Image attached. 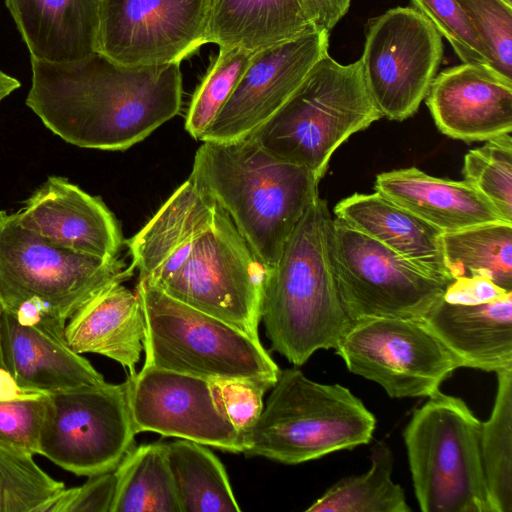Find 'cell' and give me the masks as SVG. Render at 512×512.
I'll use <instances>...</instances> for the list:
<instances>
[{"label": "cell", "instance_id": "5b68a950", "mask_svg": "<svg viewBox=\"0 0 512 512\" xmlns=\"http://www.w3.org/2000/svg\"><path fill=\"white\" fill-rule=\"evenodd\" d=\"M375 416L348 388L281 371L257 420L241 433L242 452L300 464L372 439Z\"/></svg>", "mask_w": 512, "mask_h": 512}, {"label": "cell", "instance_id": "f1b7e54d", "mask_svg": "<svg viewBox=\"0 0 512 512\" xmlns=\"http://www.w3.org/2000/svg\"><path fill=\"white\" fill-rule=\"evenodd\" d=\"M394 456L389 445L378 441L371 450V467L345 477L313 502L307 512H409L402 487L392 480Z\"/></svg>", "mask_w": 512, "mask_h": 512}, {"label": "cell", "instance_id": "6da1fadb", "mask_svg": "<svg viewBox=\"0 0 512 512\" xmlns=\"http://www.w3.org/2000/svg\"><path fill=\"white\" fill-rule=\"evenodd\" d=\"M127 246L140 277L259 339L266 270L227 212L192 177Z\"/></svg>", "mask_w": 512, "mask_h": 512}, {"label": "cell", "instance_id": "b9f144b4", "mask_svg": "<svg viewBox=\"0 0 512 512\" xmlns=\"http://www.w3.org/2000/svg\"><path fill=\"white\" fill-rule=\"evenodd\" d=\"M3 311H4V307L0 300V331H1V318H2ZM0 368L5 369V364H4L2 349H1V333H0Z\"/></svg>", "mask_w": 512, "mask_h": 512}, {"label": "cell", "instance_id": "ffe728a7", "mask_svg": "<svg viewBox=\"0 0 512 512\" xmlns=\"http://www.w3.org/2000/svg\"><path fill=\"white\" fill-rule=\"evenodd\" d=\"M422 321L462 367L495 373L512 367V291L476 301L441 295Z\"/></svg>", "mask_w": 512, "mask_h": 512}, {"label": "cell", "instance_id": "cb8c5ba5", "mask_svg": "<svg viewBox=\"0 0 512 512\" xmlns=\"http://www.w3.org/2000/svg\"><path fill=\"white\" fill-rule=\"evenodd\" d=\"M375 190L442 233L506 221L493 204L466 180L433 177L415 167L377 175Z\"/></svg>", "mask_w": 512, "mask_h": 512}, {"label": "cell", "instance_id": "d6986e66", "mask_svg": "<svg viewBox=\"0 0 512 512\" xmlns=\"http://www.w3.org/2000/svg\"><path fill=\"white\" fill-rule=\"evenodd\" d=\"M57 324H20L4 309L1 349L5 369L20 388L44 394L105 382L84 357L67 344Z\"/></svg>", "mask_w": 512, "mask_h": 512}, {"label": "cell", "instance_id": "f35d334b", "mask_svg": "<svg viewBox=\"0 0 512 512\" xmlns=\"http://www.w3.org/2000/svg\"><path fill=\"white\" fill-rule=\"evenodd\" d=\"M351 0H303L308 21L315 30H330L345 16Z\"/></svg>", "mask_w": 512, "mask_h": 512}, {"label": "cell", "instance_id": "52a82bcc", "mask_svg": "<svg viewBox=\"0 0 512 512\" xmlns=\"http://www.w3.org/2000/svg\"><path fill=\"white\" fill-rule=\"evenodd\" d=\"M135 292L145 317L144 365L208 381L277 382L281 370L260 339L168 296L144 277Z\"/></svg>", "mask_w": 512, "mask_h": 512}, {"label": "cell", "instance_id": "7a4b0ae2", "mask_svg": "<svg viewBox=\"0 0 512 512\" xmlns=\"http://www.w3.org/2000/svg\"><path fill=\"white\" fill-rule=\"evenodd\" d=\"M26 105L66 142L126 150L182 106L180 63L126 66L97 52L71 63L31 59Z\"/></svg>", "mask_w": 512, "mask_h": 512}, {"label": "cell", "instance_id": "e575fe53", "mask_svg": "<svg viewBox=\"0 0 512 512\" xmlns=\"http://www.w3.org/2000/svg\"><path fill=\"white\" fill-rule=\"evenodd\" d=\"M47 394L29 392L13 399H0V447L20 453H40V435Z\"/></svg>", "mask_w": 512, "mask_h": 512}, {"label": "cell", "instance_id": "74e56055", "mask_svg": "<svg viewBox=\"0 0 512 512\" xmlns=\"http://www.w3.org/2000/svg\"><path fill=\"white\" fill-rule=\"evenodd\" d=\"M115 486L114 471L91 476L79 487L64 488L43 512H110Z\"/></svg>", "mask_w": 512, "mask_h": 512}, {"label": "cell", "instance_id": "9c48e42d", "mask_svg": "<svg viewBox=\"0 0 512 512\" xmlns=\"http://www.w3.org/2000/svg\"><path fill=\"white\" fill-rule=\"evenodd\" d=\"M118 258L102 259L60 247L0 211V300L14 312L30 299L43 302L60 322L113 282L133 275Z\"/></svg>", "mask_w": 512, "mask_h": 512}, {"label": "cell", "instance_id": "484cf974", "mask_svg": "<svg viewBox=\"0 0 512 512\" xmlns=\"http://www.w3.org/2000/svg\"><path fill=\"white\" fill-rule=\"evenodd\" d=\"M181 512H239L228 475L205 445L186 439L166 444Z\"/></svg>", "mask_w": 512, "mask_h": 512}, {"label": "cell", "instance_id": "f546056e", "mask_svg": "<svg viewBox=\"0 0 512 512\" xmlns=\"http://www.w3.org/2000/svg\"><path fill=\"white\" fill-rule=\"evenodd\" d=\"M497 374L492 412L481 422L480 452L493 512L512 511V367Z\"/></svg>", "mask_w": 512, "mask_h": 512}, {"label": "cell", "instance_id": "ac0fdd59", "mask_svg": "<svg viewBox=\"0 0 512 512\" xmlns=\"http://www.w3.org/2000/svg\"><path fill=\"white\" fill-rule=\"evenodd\" d=\"M15 217L23 227L77 253L112 259L122 245L118 223L103 201L64 177L50 176Z\"/></svg>", "mask_w": 512, "mask_h": 512}, {"label": "cell", "instance_id": "44dd1931", "mask_svg": "<svg viewBox=\"0 0 512 512\" xmlns=\"http://www.w3.org/2000/svg\"><path fill=\"white\" fill-rule=\"evenodd\" d=\"M103 0H5L31 59L71 63L98 52Z\"/></svg>", "mask_w": 512, "mask_h": 512}, {"label": "cell", "instance_id": "5bb4252c", "mask_svg": "<svg viewBox=\"0 0 512 512\" xmlns=\"http://www.w3.org/2000/svg\"><path fill=\"white\" fill-rule=\"evenodd\" d=\"M210 0H103L98 52L126 66L178 62L206 44Z\"/></svg>", "mask_w": 512, "mask_h": 512}, {"label": "cell", "instance_id": "ab89813d", "mask_svg": "<svg viewBox=\"0 0 512 512\" xmlns=\"http://www.w3.org/2000/svg\"><path fill=\"white\" fill-rule=\"evenodd\" d=\"M29 392L20 388L6 369L0 368V399H13Z\"/></svg>", "mask_w": 512, "mask_h": 512}, {"label": "cell", "instance_id": "2e32d148", "mask_svg": "<svg viewBox=\"0 0 512 512\" xmlns=\"http://www.w3.org/2000/svg\"><path fill=\"white\" fill-rule=\"evenodd\" d=\"M327 30H310L255 51L244 74L201 141H230L252 134L293 94L328 53Z\"/></svg>", "mask_w": 512, "mask_h": 512}, {"label": "cell", "instance_id": "7bdbcfd3", "mask_svg": "<svg viewBox=\"0 0 512 512\" xmlns=\"http://www.w3.org/2000/svg\"><path fill=\"white\" fill-rule=\"evenodd\" d=\"M505 2H507L508 4L512 5V0H504Z\"/></svg>", "mask_w": 512, "mask_h": 512}, {"label": "cell", "instance_id": "83f0119b", "mask_svg": "<svg viewBox=\"0 0 512 512\" xmlns=\"http://www.w3.org/2000/svg\"><path fill=\"white\" fill-rule=\"evenodd\" d=\"M442 249L452 279L485 276L512 290V223H485L443 233Z\"/></svg>", "mask_w": 512, "mask_h": 512}, {"label": "cell", "instance_id": "603a6c76", "mask_svg": "<svg viewBox=\"0 0 512 512\" xmlns=\"http://www.w3.org/2000/svg\"><path fill=\"white\" fill-rule=\"evenodd\" d=\"M334 213L428 275L453 280L444 261L443 233L382 194L355 193L341 200Z\"/></svg>", "mask_w": 512, "mask_h": 512}, {"label": "cell", "instance_id": "30bf717a", "mask_svg": "<svg viewBox=\"0 0 512 512\" xmlns=\"http://www.w3.org/2000/svg\"><path fill=\"white\" fill-rule=\"evenodd\" d=\"M330 253L351 322L369 317L422 320L449 284L337 217L332 219Z\"/></svg>", "mask_w": 512, "mask_h": 512}, {"label": "cell", "instance_id": "d4e9b609", "mask_svg": "<svg viewBox=\"0 0 512 512\" xmlns=\"http://www.w3.org/2000/svg\"><path fill=\"white\" fill-rule=\"evenodd\" d=\"M310 30L303 0H210L206 43L258 51Z\"/></svg>", "mask_w": 512, "mask_h": 512}, {"label": "cell", "instance_id": "277c9868", "mask_svg": "<svg viewBox=\"0 0 512 512\" xmlns=\"http://www.w3.org/2000/svg\"><path fill=\"white\" fill-rule=\"evenodd\" d=\"M332 219L318 195L265 272L260 321L272 349L296 367L317 350L335 349L351 325L331 260Z\"/></svg>", "mask_w": 512, "mask_h": 512}, {"label": "cell", "instance_id": "4dcf8cb0", "mask_svg": "<svg viewBox=\"0 0 512 512\" xmlns=\"http://www.w3.org/2000/svg\"><path fill=\"white\" fill-rule=\"evenodd\" d=\"M255 51L241 47H219V52L196 88L188 108L185 129L201 140L228 100Z\"/></svg>", "mask_w": 512, "mask_h": 512}, {"label": "cell", "instance_id": "7402d4cb", "mask_svg": "<svg viewBox=\"0 0 512 512\" xmlns=\"http://www.w3.org/2000/svg\"><path fill=\"white\" fill-rule=\"evenodd\" d=\"M64 337L76 353L106 356L136 373L144 349L145 317L136 292L122 282L100 289L68 319Z\"/></svg>", "mask_w": 512, "mask_h": 512}, {"label": "cell", "instance_id": "9a60e30c", "mask_svg": "<svg viewBox=\"0 0 512 512\" xmlns=\"http://www.w3.org/2000/svg\"><path fill=\"white\" fill-rule=\"evenodd\" d=\"M127 380L136 434L155 432L242 452L241 435L217 409L208 380L149 365Z\"/></svg>", "mask_w": 512, "mask_h": 512}, {"label": "cell", "instance_id": "d590c367", "mask_svg": "<svg viewBox=\"0 0 512 512\" xmlns=\"http://www.w3.org/2000/svg\"><path fill=\"white\" fill-rule=\"evenodd\" d=\"M411 3L448 40L462 63L491 67L483 43L456 0H411Z\"/></svg>", "mask_w": 512, "mask_h": 512}, {"label": "cell", "instance_id": "e0dca14e", "mask_svg": "<svg viewBox=\"0 0 512 512\" xmlns=\"http://www.w3.org/2000/svg\"><path fill=\"white\" fill-rule=\"evenodd\" d=\"M426 104L438 129L466 142L512 131V79L493 68L462 63L434 77Z\"/></svg>", "mask_w": 512, "mask_h": 512}, {"label": "cell", "instance_id": "ba28073f", "mask_svg": "<svg viewBox=\"0 0 512 512\" xmlns=\"http://www.w3.org/2000/svg\"><path fill=\"white\" fill-rule=\"evenodd\" d=\"M415 409L403 438L423 512H493L481 460V421L440 390Z\"/></svg>", "mask_w": 512, "mask_h": 512}, {"label": "cell", "instance_id": "8fae6325", "mask_svg": "<svg viewBox=\"0 0 512 512\" xmlns=\"http://www.w3.org/2000/svg\"><path fill=\"white\" fill-rule=\"evenodd\" d=\"M128 380L47 394L40 455L78 476L116 469L134 447Z\"/></svg>", "mask_w": 512, "mask_h": 512}, {"label": "cell", "instance_id": "1f68e13d", "mask_svg": "<svg viewBox=\"0 0 512 512\" xmlns=\"http://www.w3.org/2000/svg\"><path fill=\"white\" fill-rule=\"evenodd\" d=\"M64 488L32 455L0 447V512H43Z\"/></svg>", "mask_w": 512, "mask_h": 512}, {"label": "cell", "instance_id": "7c38bea8", "mask_svg": "<svg viewBox=\"0 0 512 512\" xmlns=\"http://www.w3.org/2000/svg\"><path fill=\"white\" fill-rule=\"evenodd\" d=\"M347 369L392 398L429 397L461 363L422 320L369 317L351 322L335 348Z\"/></svg>", "mask_w": 512, "mask_h": 512}, {"label": "cell", "instance_id": "d6a6232c", "mask_svg": "<svg viewBox=\"0 0 512 512\" xmlns=\"http://www.w3.org/2000/svg\"><path fill=\"white\" fill-rule=\"evenodd\" d=\"M463 175L512 222V137L502 134L470 150L464 158Z\"/></svg>", "mask_w": 512, "mask_h": 512}, {"label": "cell", "instance_id": "4fadbf2b", "mask_svg": "<svg viewBox=\"0 0 512 512\" xmlns=\"http://www.w3.org/2000/svg\"><path fill=\"white\" fill-rule=\"evenodd\" d=\"M443 57L442 36L414 7H395L367 22L362 71L382 117L402 121L426 97Z\"/></svg>", "mask_w": 512, "mask_h": 512}, {"label": "cell", "instance_id": "3957f363", "mask_svg": "<svg viewBox=\"0 0 512 512\" xmlns=\"http://www.w3.org/2000/svg\"><path fill=\"white\" fill-rule=\"evenodd\" d=\"M190 177L227 212L265 270L319 195L309 170L272 156L251 135L203 141Z\"/></svg>", "mask_w": 512, "mask_h": 512}, {"label": "cell", "instance_id": "836d02e7", "mask_svg": "<svg viewBox=\"0 0 512 512\" xmlns=\"http://www.w3.org/2000/svg\"><path fill=\"white\" fill-rule=\"evenodd\" d=\"M483 43L491 67L512 79V5L504 0H456Z\"/></svg>", "mask_w": 512, "mask_h": 512}, {"label": "cell", "instance_id": "4316f807", "mask_svg": "<svg viewBox=\"0 0 512 512\" xmlns=\"http://www.w3.org/2000/svg\"><path fill=\"white\" fill-rule=\"evenodd\" d=\"M110 512H181L166 444L132 447L114 470Z\"/></svg>", "mask_w": 512, "mask_h": 512}, {"label": "cell", "instance_id": "8d00e7d4", "mask_svg": "<svg viewBox=\"0 0 512 512\" xmlns=\"http://www.w3.org/2000/svg\"><path fill=\"white\" fill-rule=\"evenodd\" d=\"M209 383L217 409L240 435L257 420L264 407L265 392L275 385L252 379H216Z\"/></svg>", "mask_w": 512, "mask_h": 512}, {"label": "cell", "instance_id": "8992f818", "mask_svg": "<svg viewBox=\"0 0 512 512\" xmlns=\"http://www.w3.org/2000/svg\"><path fill=\"white\" fill-rule=\"evenodd\" d=\"M382 117L361 60L320 58L288 100L250 134L272 156L305 167L320 182L336 149Z\"/></svg>", "mask_w": 512, "mask_h": 512}, {"label": "cell", "instance_id": "60d3db41", "mask_svg": "<svg viewBox=\"0 0 512 512\" xmlns=\"http://www.w3.org/2000/svg\"><path fill=\"white\" fill-rule=\"evenodd\" d=\"M18 79L0 70V102L20 87Z\"/></svg>", "mask_w": 512, "mask_h": 512}]
</instances>
